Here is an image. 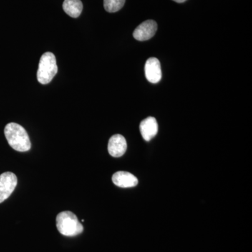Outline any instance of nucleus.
<instances>
[{"label":"nucleus","mask_w":252,"mask_h":252,"mask_svg":"<svg viewBox=\"0 0 252 252\" xmlns=\"http://www.w3.org/2000/svg\"><path fill=\"white\" fill-rule=\"evenodd\" d=\"M4 135L10 147L19 152H26L31 149V142L27 131L16 123H10L4 128Z\"/></svg>","instance_id":"1"},{"label":"nucleus","mask_w":252,"mask_h":252,"mask_svg":"<svg viewBox=\"0 0 252 252\" xmlns=\"http://www.w3.org/2000/svg\"><path fill=\"white\" fill-rule=\"evenodd\" d=\"M56 227L61 234L67 237L76 236L84 230V227L77 217L69 211L62 212L58 215Z\"/></svg>","instance_id":"2"},{"label":"nucleus","mask_w":252,"mask_h":252,"mask_svg":"<svg viewBox=\"0 0 252 252\" xmlns=\"http://www.w3.org/2000/svg\"><path fill=\"white\" fill-rule=\"evenodd\" d=\"M58 72L56 56L51 52H46L41 56L39 63L36 77L41 84H48L52 81Z\"/></svg>","instance_id":"3"},{"label":"nucleus","mask_w":252,"mask_h":252,"mask_svg":"<svg viewBox=\"0 0 252 252\" xmlns=\"http://www.w3.org/2000/svg\"><path fill=\"white\" fill-rule=\"evenodd\" d=\"M17 183V177L13 172H6L0 175V203L9 198Z\"/></svg>","instance_id":"4"},{"label":"nucleus","mask_w":252,"mask_h":252,"mask_svg":"<svg viewBox=\"0 0 252 252\" xmlns=\"http://www.w3.org/2000/svg\"><path fill=\"white\" fill-rule=\"evenodd\" d=\"M158 29L157 23L153 20H148L137 26L133 32L134 38L137 41H143L152 39Z\"/></svg>","instance_id":"5"},{"label":"nucleus","mask_w":252,"mask_h":252,"mask_svg":"<svg viewBox=\"0 0 252 252\" xmlns=\"http://www.w3.org/2000/svg\"><path fill=\"white\" fill-rule=\"evenodd\" d=\"M146 78L149 82L157 84L162 77L160 61L156 58H150L146 62L144 67Z\"/></svg>","instance_id":"6"},{"label":"nucleus","mask_w":252,"mask_h":252,"mask_svg":"<svg viewBox=\"0 0 252 252\" xmlns=\"http://www.w3.org/2000/svg\"><path fill=\"white\" fill-rule=\"evenodd\" d=\"M126 149H127V142L124 136L117 134L113 135L109 139L108 152L112 157L115 158L122 157L126 153Z\"/></svg>","instance_id":"7"},{"label":"nucleus","mask_w":252,"mask_h":252,"mask_svg":"<svg viewBox=\"0 0 252 252\" xmlns=\"http://www.w3.org/2000/svg\"><path fill=\"white\" fill-rule=\"evenodd\" d=\"M140 130L144 140L149 142L153 139L157 135L158 130L157 119L152 117L144 119L140 123Z\"/></svg>","instance_id":"8"},{"label":"nucleus","mask_w":252,"mask_h":252,"mask_svg":"<svg viewBox=\"0 0 252 252\" xmlns=\"http://www.w3.org/2000/svg\"><path fill=\"white\" fill-rule=\"evenodd\" d=\"M112 182L117 187L121 188H131L138 184V180L135 176L130 172L119 171L112 176Z\"/></svg>","instance_id":"9"},{"label":"nucleus","mask_w":252,"mask_h":252,"mask_svg":"<svg viewBox=\"0 0 252 252\" xmlns=\"http://www.w3.org/2000/svg\"><path fill=\"white\" fill-rule=\"evenodd\" d=\"M63 10L72 18H78L83 10L81 0H64L63 4Z\"/></svg>","instance_id":"10"},{"label":"nucleus","mask_w":252,"mask_h":252,"mask_svg":"<svg viewBox=\"0 0 252 252\" xmlns=\"http://www.w3.org/2000/svg\"><path fill=\"white\" fill-rule=\"evenodd\" d=\"M126 0H104V7L109 13H115L122 9Z\"/></svg>","instance_id":"11"},{"label":"nucleus","mask_w":252,"mask_h":252,"mask_svg":"<svg viewBox=\"0 0 252 252\" xmlns=\"http://www.w3.org/2000/svg\"><path fill=\"white\" fill-rule=\"evenodd\" d=\"M173 1H175L177 3H183L187 1V0H173Z\"/></svg>","instance_id":"12"}]
</instances>
